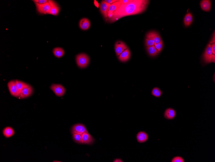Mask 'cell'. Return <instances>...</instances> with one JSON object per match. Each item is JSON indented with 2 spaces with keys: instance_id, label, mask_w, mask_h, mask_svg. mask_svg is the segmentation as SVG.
I'll return each mask as SVG.
<instances>
[{
  "instance_id": "obj_21",
  "label": "cell",
  "mask_w": 215,
  "mask_h": 162,
  "mask_svg": "<svg viewBox=\"0 0 215 162\" xmlns=\"http://www.w3.org/2000/svg\"><path fill=\"white\" fill-rule=\"evenodd\" d=\"M193 18L192 15L190 13H187L184 17V22L186 27L189 26L193 22Z\"/></svg>"
},
{
  "instance_id": "obj_33",
  "label": "cell",
  "mask_w": 215,
  "mask_h": 162,
  "mask_svg": "<svg viewBox=\"0 0 215 162\" xmlns=\"http://www.w3.org/2000/svg\"><path fill=\"white\" fill-rule=\"evenodd\" d=\"M106 2L109 4H111L114 2L118 1V0H105V1Z\"/></svg>"
},
{
  "instance_id": "obj_10",
  "label": "cell",
  "mask_w": 215,
  "mask_h": 162,
  "mask_svg": "<svg viewBox=\"0 0 215 162\" xmlns=\"http://www.w3.org/2000/svg\"><path fill=\"white\" fill-rule=\"evenodd\" d=\"M121 4L120 0L110 5L109 8L108 19H109L112 18L114 14L113 13L120 7Z\"/></svg>"
},
{
  "instance_id": "obj_2",
  "label": "cell",
  "mask_w": 215,
  "mask_h": 162,
  "mask_svg": "<svg viewBox=\"0 0 215 162\" xmlns=\"http://www.w3.org/2000/svg\"><path fill=\"white\" fill-rule=\"evenodd\" d=\"M77 64L81 68H85L87 67L90 62L89 57L88 55L84 53L77 55L76 57Z\"/></svg>"
},
{
  "instance_id": "obj_1",
  "label": "cell",
  "mask_w": 215,
  "mask_h": 162,
  "mask_svg": "<svg viewBox=\"0 0 215 162\" xmlns=\"http://www.w3.org/2000/svg\"><path fill=\"white\" fill-rule=\"evenodd\" d=\"M149 2L146 0H131L127 3L121 4L113 13L112 18L108 19L109 22H113L124 17L141 14L146 10Z\"/></svg>"
},
{
  "instance_id": "obj_3",
  "label": "cell",
  "mask_w": 215,
  "mask_h": 162,
  "mask_svg": "<svg viewBox=\"0 0 215 162\" xmlns=\"http://www.w3.org/2000/svg\"><path fill=\"white\" fill-rule=\"evenodd\" d=\"M8 86L11 95L14 97H19L20 92L16 86V80L10 81Z\"/></svg>"
},
{
  "instance_id": "obj_31",
  "label": "cell",
  "mask_w": 215,
  "mask_h": 162,
  "mask_svg": "<svg viewBox=\"0 0 215 162\" xmlns=\"http://www.w3.org/2000/svg\"><path fill=\"white\" fill-rule=\"evenodd\" d=\"M211 48L212 53L213 54H215V43H212L211 45Z\"/></svg>"
},
{
  "instance_id": "obj_25",
  "label": "cell",
  "mask_w": 215,
  "mask_h": 162,
  "mask_svg": "<svg viewBox=\"0 0 215 162\" xmlns=\"http://www.w3.org/2000/svg\"><path fill=\"white\" fill-rule=\"evenodd\" d=\"M152 35L154 42L155 44H158V43L160 42L162 40L161 37L160 36L159 34L155 31H151Z\"/></svg>"
},
{
  "instance_id": "obj_20",
  "label": "cell",
  "mask_w": 215,
  "mask_h": 162,
  "mask_svg": "<svg viewBox=\"0 0 215 162\" xmlns=\"http://www.w3.org/2000/svg\"><path fill=\"white\" fill-rule=\"evenodd\" d=\"M146 49L148 54L151 56H155L160 53V52L157 50L154 45L146 47Z\"/></svg>"
},
{
  "instance_id": "obj_5",
  "label": "cell",
  "mask_w": 215,
  "mask_h": 162,
  "mask_svg": "<svg viewBox=\"0 0 215 162\" xmlns=\"http://www.w3.org/2000/svg\"><path fill=\"white\" fill-rule=\"evenodd\" d=\"M50 89L57 96L61 97L65 94L66 90L64 87L60 84H53L50 86Z\"/></svg>"
},
{
  "instance_id": "obj_6",
  "label": "cell",
  "mask_w": 215,
  "mask_h": 162,
  "mask_svg": "<svg viewBox=\"0 0 215 162\" xmlns=\"http://www.w3.org/2000/svg\"><path fill=\"white\" fill-rule=\"evenodd\" d=\"M36 9L39 13L41 14H48L51 8V6L48 2L43 4L34 3Z\"/></svg>"
},
{
  "instance_id": "obj_23",
  "label": "cell",
  "mask_w": 215,
  "mask_h": 162,
  "mask_svg": "<svg viewBox=\"0 0 215 162\" xmlns=\"http://www.w3.org/2000/svg\"><path fill=\"white\" fill-rule=\"evenodd\" d=\"M3 134L6 138H8L12 136L14 134V132L11 127H7L4 129Z\"/></svg>"
},
{
  "instance_id": "obj_8",
  "label": "cell",
  "mask_w": 215,
  "mask_h": 162,
  "mask_svg": "<svg viewBox=\"0 0 215 162\" xmlns=\"http://www.w3.org/2000/svg\"><path fill=\"white\" fill-rule=\"evenodd\" d=\"M213 54L211 48V45L207 44L204 53L203 55V60L206 63H209L211 62V58Z\"/></svg>"
},
{
  "instance_id": "obj_22",
  "label": "cell",
  "mask_w": 215,
  "mask_h": 162,
  "mask_svg": "<svg viewBox=\"0 0 215 162\" xmlns=\"http://www.w3.org/2000/svg\"><path fill=\"white\" fill-rule=\"evenodd\" d=\"M53 53L55 56L58 58H60L64 56L65 52L63 48L57 47L53 49Z\"/></svg>"
},
{
  "instance_id": "obj_17",
  "label": "cell",
  "mask_w": 215,
  "mask_h": 162,
  "mask_svg": "<svg viewBox=\"0 0 215 162\" xmlns=\"http://www.w3.org/2000/svg\"><path fill=\"white\" fill-rule=\"evenodd\" d=\"M176 112L175 110L168 108L166 110L164 113V117L168 120H172L176 116Z\"/></svg>"
},
{
  "instance_id": "obj_7",
  "label": "cell",
  "mask_w": 215,
  "mask_h": 162,
  "mask_svg": "<svg viewBox=\"0 0 215 162\" xmlns=\"http://www.w3.org/2000/svg\"><path fill=\"white\" fill-rule=\"evenodd\" d=\"M48 2L51 6V8L48 14L50 15L57 16L59 14L60 8L56 2L52 0H48Z\"/></svg>"
},
{
  "instance_id": "obj_36",
  "label": "cell",
  "mask_w": 215,
  "mask_h": 162,
  "mask_svg": "<svg viewBox=\"0 0 215 162\" xmlns=\"http://www.w3.org/2000/svg\"><path fill=\"white\" fill-rule=\"evenodd\" d=\"M113 162H123V161H122L121 159H115V160L113 161Z\"/></svg>"
},
{
  "instance_id": "obj_28",
  "label": "cell",
  "mask_w": 215,
  "mask_h": 162,
  "mask_svg": "<svg viewBox=\"0 0 215 162\" xmlns=\"http://www.w3.org/2000/svg\"><path fill=\"white\" fill-rule=\"evenodd\" d=\"M154 46L157 50L159 52H161L163 47V40H162L161 42L158 43V44H154Z\"/></svg>"
},
{
  "instance_id": "obj_27",
  "label": "cell",
  "mask_w": 215,
  "mask_h": 162,
  "mask_svg": "<svg viewBox=\"0 0 215 162\" xmlns=\"http://www.w3.org/2000/svg\"><path fill=\"white\" fill-rule=\"evenodd\" d=\"M162 91L158 88H154L152 91V94L153 96L156 97H159L161 96Z\"/></svg>"
},
{
  "instance_id": "obj_18",
  "label": "cell",
  "mask_w": 215,
  "mask_h": 162,
  "mask_svg": "<svg viewBox=\"0 0 215 162\" xmlns=\"http://www.w3.org/2000/svg\"><path fill=\"white\" fill-rule=\"evenodd\" d=\"M136 138L139 143H144L148 140V135L146 132L141 131L139 132L136 135Z\"/></svg>"
},
{
  "instance_id": "obj_16",
  "label": "cell",
  "mask_w": 215,
  "mask_h": 162,
  "mask_svg": "<svg viewBox=\"0 0 215 162\" xmlns=\"http://www.w3.org/2000/svg\"><path fill=\"white\" fill-rule=\"evenodd\" d=\"M202 9L207 12L210 11L211 6V1L209 0H203L200 3Z\"/></svg>"
},
{
  "instance_id": "obj_26",
  "label": "cell",
  "mask_w": 215,
  "mask_h": 162,
  "mask_svg": "<svg viewBox=\"0 0 215 162\" xmlns=\"http://www.w3.org/2000/svg\"><path fill=\"white\" fill-rule=\"evenodd\" d=\"M72 138L75 143L80 144H83L84 142L81 135L74 134L72 135Z\"/></svg>"
},
{
  "instance_id": "obj_15",
  "label": "cell",
  "mask_w": 215,
  "mask_h": 162,
  "mask_svg": "<svg viewBox=\"0 0 215 162\" xmlns=\"http://www.w3.org/2000/svg\"><path fill=\"white\" fill-rule=\"evenodd\" d=\"M82 137L85 144L92 145L94 142V139L89 133H83L82 135Z\"/></svg>"
},
{
  "instance_id": "obj_14",
  "label": "cell",
  "mask_w": 215,
  "mask_h": 162,
  "mask_svg": "<svg viewBox=\"0 0 215 162\" xmlns=\"http://www.w3.org/2000/svg\"><path fill=\"white\" fill-rule=\"evenodd\" d=\"M79 26L81 29L83 30H88L90 27V22L86 18H82L80 21Z\"/></svg>"
},
{
  "instance_id": "obj_32",
  "label": "cell",
  "mask_w": 215,
  "mask_h": 162,
  "mask_svg": "<svg viewBox=\"0 0 215 162\" xmlns=\"http://www.w3.org/2000/svg\"><path fill=\"white\" fill-rule=\"evenodd\" d=\"M215 31H214L213 35L212 38L211 40V41L209 42V44H212V43H215Z\"/></svg>"
},
{
  "instance_id": "obj_13",
  "label": "cell",
  "mask_w": 215,
  "mask_h": 162,
  "mask_svg": "<svg viewBox=\"0 0 215 162\" xmlns=\"http://www.w3.org/2000/svg\"><path fill=\"white\" fill-rule=\"evenodd\" d=\"M33 92V89L31 86L28 88L23 89L20 92L19 97L21 98H25L31 95Z\"/></svg>"
},
{
  "instance_id": "obj_9",
  "label": "cell",
  "mask_w": 215,
  "mask_h": 162,
  "mask_svg": "<svg viewBox=\"0 0 215 162\" xmlns=\"http://www.w3.org/2000/svg\"><path fill=\"white\" fill-rule=\"evenodd\" d=\"M127 48V46L123 42L118 41L115 44V50L116 56H119Z\"/></svg>"
},
{
  "instance_id": "obj_4",
  "label": "cell",
  "mask_w": 215,
  "mask_h": 162,
  "mask_svg": "<svg viewBox=\"0 0 215 162\" xmlns=\"http://www.w3.org/2000/svg\"><path fill=\"white\" fill-rule=\"evenodd\" d=\"M85 133H89L85 126L82 124H75L72 127V134H77L82 135Z\"/></svg>"
},
{
  "instance_id": "obj_11",
  "label": "cell",
  "mask_w": 215,
  "mask_h": 162,
  "mask_svg": "<svg viewBox=\"0 0 215 162\" xmlns=\"http://www.w3.org/2000/svg\"><path fill=\"white\" fill-rule=\"evenodd\" d=\"M110 4L107 3L105 1H101L100 6V10L104 18H108L109 8Z\"/></svg>"
},
{
  "instance_id": "obj_34",
  "label": "cell",
  "mask_w": 215,
  "mask_h": 162,
  "mask_svg": "<svg viewBox=\"0 0 215 162\" xmlns=\"http://www.w3.org/2000/svg\"><path fill=\"white\" fill-rule=\"evenodd\" d=\"M121 4H125L129 2L131 0H120Z\"/></svg>"
},
{
  "instance_id": "obj_29",
  "label": "cell",
  "mask_w": 215,
  "mask_h": 162,
  "mask_svg": "<svg viewBox=\"0 0 215 162\" xmlns=\"http://www.w3.org/2000/svg\"><path fill=\"white\" fill-rule=\"evenodd\" d=\"M172 162H184V160L182 157L180 156H176L174 157L172 161Z\"/></svg>"
},
{
  "instance_id": "obj_30",
  "label": "cell",
  "mask_w": 215,
  "mask_h": 162,
  "mask_svg": "<svg viewBox=\"0 0 215 162\" xmlns=\"http://www.w3.org/2000/svg\"><path fill=\"white\" fill-rule=\"evenodd\" d=\"M33 1L34 3L40 4H45L48 2V1L47 0H33Z\"/></svg>"
},
{
  "instance_id": "obj_35",
  "label": "cell",
  "mask_w": 215,
  "mask_h": 162,
  "mask_svg": "<svg viewBox=\"0 0 215 162\" xmlns=\"http://www.w3.org/2000/svg\"><path fill=\"white\" fill-rule=\"evenodd\" d=\"M211 62L215 63V55L213 54L211 58Z\"/></svg>"
},
{
  "instance_id": "obj_19",
  "label": "cell",
  "mask_w": 215,
  "mask_h": 162,
  "mask_svg": "<svg viewBox=\"0 0 215 162\" xmlns=\"http://www.w3.org/2000/svg\"><path fill=\"white\" fill-rule=\"evenodd\" d=\"M155 43L151 32L147 34L145 40V45L146 47H150L154 45Z\"/></svg>"
},
{
  "instance_id": "obj_24",
  "label": "cell",
  "mask_w": 215,
  "mask_h": 162,
  "mask_svg": "<svg viewBox=\"0 0 215 162\" xmlns=\"http://www.w3.org/2000/svg\"><path fill=\"white\" fill-rule=\"evenodd\" d=\"M16 86L17 89H18L19 91H20V92H21L23 89L25 88H28L30 86L28 84L22 82L21 81L17 80H16Z\"/></svg>"
},
{
  "instance_id": "obj_12",
  "label": "cell",
  "mask_w": 215,
  "mask_h": 162,
  "mask_svg": "<svg viewBox=\"0 0 215 162\" xmlns=\"http://www.w3.org/2000/svg\"><path fill=\"white\" fill-rule=\"evenodd\" d=\"M130 52L129 49L127 48L118 56V58L120 61L125 62L127 61L130 58Z\"/></svg>"
}]
</instances>
